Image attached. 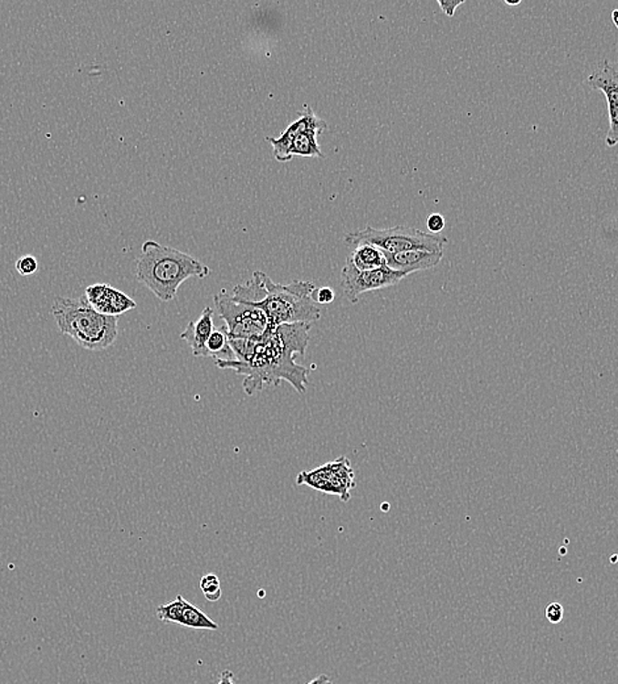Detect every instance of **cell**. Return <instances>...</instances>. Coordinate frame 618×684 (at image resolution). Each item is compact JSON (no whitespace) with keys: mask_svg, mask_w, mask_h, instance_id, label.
<instances>
[{"mask_svg":"<svg viewBox=\"0 0 618 684\" xmlns=\"http://www.w3.org/2000/svg\"><path fill=\"white\" fill-rule=\"evenodd\" d=\"M612 22H613L614 26L618 29V10L612 12Z\"/></svg>","mask_w":618,"mask_h":684,"instance_id":"obj_26","label":"cell"},{"mask_svg":"<svg viewBox=\"0 0 618 684\" xmlns=\"http://www.w3.org/2000/svg\"><path fill=\"white\" fill-rule=\"evenodd\" d=\"M52 315L58 331L86 351H106L118 340L119 318L97 312L89 306L85 295L79 298L57 297L53 301Z\"/></svg>","mask_w":618,"mask_h":684,"instance_id":"obj_4","label":"cell"},{"mask_svg":"<svg viewBox=\"0 0 618 684\" xmlns=\"http://www.w3.org/2000/svg\"><path fill=\"white\" fill-rule=\"evenodd\" d=\"M405 274L393 270L387 265L375 270L360 271L351 259H346L341 273V285L345 297L351 304L360 301L361 295L364 292L376 291V289L391 288L402 282Z\"/></svg>","mask_w":618,"mask_h":684,"instance_id":"obj_8","label":"cell"},{"mask_svg":"<svg viewBox=\"0 0 618 684\" xmlns=\"http://www.w3.org/2000/svg\"><path fill=\"white\" fill-rule=\"evenodd\" d=\"M211 268L190 254L157 241H145L136 259V278L161 301H172L190 278H207Z\"/></svg>","mask_w":618,"mask_h":684,"instance_id":"obj_3","label":"cell"},{"mask_svg":"<svg viewBox=\"0 0 618 684\" xmlns=\"http://www.w3.org/2000/svg\"><path fill=\"white\" fill-rule=\"evenodd\" d=\"M306 684H333V680H331L327 674H321L319 675V677H316L315 679H312L310 680V682Z\"/></svg>","mask_w":618,"mask_h":684,"instance_id":"obj_25","label":"cell"},{"mask_svg":"<svg viewBox=\"0 0 618 684\" xmlns=\"http://www.w3.org/2000/svg\"><path fill=\"white\" fill-rule=\"evenodd\" d=\"M217 684H236L235 674L231 670H224L220 675V679Z\"/></svg>","mask_w":618,"mask_h":684,"instance_id":"obj_24","label":"cell"},{"mask_svg":"<svg viewBox=\"0 0 618 684\" xmlns=\"http://www.w3.org/2000/svg\"><path fill=\"white\" fill-rule=\"evenodd\" d=\"M214 331V310L211 307H205L200 313L198 321L188 322L186 330L181 333V339L190 346L194 357H210L207 342Z\"/></svg>","mask_w":618,"mask_h":684,"instance_id":"obj_13","label":"cell"},{"mask_svg":"<svg viewBox=\"0 0 618 684\" xmlns=\"http://www.w3.org/2000/svg\"><path fill=\"white\" fill-rule=\"evenodd\" d=\"M545 616L551 624H560L564 616V609L560 603H551L545 611Z\"/></svg>","mask_w":618,"mask_h":684,"instance_id":"obj_21","label":"cell"},{"mask_svg":"<svg viewBox=\"0 0 618 684\" xmlns=\"http://www.w3.org/2000/svg\"><path fill=\"white\" fill-rule=\"evenodd\" d=\"M85 297L89 306L101 315L120 318L124 313L137 309V303L120 289L112 288L110 283H95L85 289Z\"/></svg>","mask_w":618,"mask_h":684,"instance_id":"obj_10","label":"cell"},{"mask_svg":"<svg viewBox=\"0 0 618 684\" xmlns=\"http://www.w3.org/2000/svg\"><path fill=\"white\" fill-rule=\"evenodd\" d=\"M310 330L309 322H295L268 328L255 339H229L235 360L216 361V364L243 375L247 395H255L265 386L278 387L282 381L288 382L299 394H306L309 369L295 363V355H306Z\"/></svg>","mask_w":618,"mask_h":684,"instance_id":"obj_1","label":"cell"},{"mask_svg":"<svg viewBox=\"0 0 618 684\" xmlns=\"http://www.w3.org/2000/svg\"><path fill=\"white\" fill-rule=\"evenodd\" d=\"M200 590L204 594L208 602H217L223 595L219 576L216 574H207L200 579Z\"/></svg>","mask_w":618,"mask_h":684,"instance_id":"obj_18","label":"cell"},{"mask_svg":"<svg viewBox=\"0 0 618 684\" xmlns=\"http://www.w3.org/2000/svg\"><path fill=\"white\" fill-rule=\"evenodd\" d=\"M348 258L360 271L375 270V268L386 265L383 252L379 250L378 247H372V245H360V247H354L353 252L349 254Z\"/></svg>","mask_w":618,"mask_h":684,"instance_id":"obj_15","label":"cell"},{"mask_svg":"<svg viewBox=\"0 0 618 684\" xmlns=\"http://www.w3.org/2000/svg\"><path fill=\"white\" fill-rule=\"evenodd\" d=\"M504 3H506L507 5H510V7H512V5H521V0H518V2H509V0H504Z\"/></svg>","mask_w":618,"mask_h":684,"instance_id":"obj_27","label":"cell"},{"mask_svg":"<svg viewBox=\"0 0 618 684\" xmlns=\"http://www.w3.org/2000/svg\"><path fill=\"white\" fill-rule=\"evenodd\" d=\"M383 256L388 268L405 274L407 277L416 271L435 268L444 258V253L428 252V250H412V252L399 254L383 253Z\"/></svg>","mask_w":618,"mask_h":684,"instance_id":"obj_12","label":"cell"},{"mask_svg":"<svg viewBox=\"0 0 618 684\" xmlns=\"http://www.w3.org/2000/svg\"><path fill=\"white\" fill-rule=\"evenodd\" d=\"M301 112L306 116V122H304L300 132L295 137L294 144H292L291 148V157L324 158L320 146H319L318 139L324 132L325 128H327V122L319 118V116H316V113L313 112L309 104L304 106Z\"/></svg>","mask_w":618,"mask_h":684,"instance_id":"obj_11","label":"cell"},{"mask_svg":"<svg viewBox=\"0 0 618 684\" xmlns=\"http://www.w3.org/2000/svg\"><path fill=\"white\" fill-rule=\"evenodd\" d=\"M445 226H446V220L440 214H433L426 220V226L433 235H440V232L444 231Z\"/></svg>","mask_w":618,"mask_h":684,"instance_id":"obj_20","label":"cell"},{"mask_svg":"<svg viewBox=\"0 0 618 684\" xmlns=\"http://www.w3.org/2000/svg\"><path fill=\"white\" fill-rule=\"evenodd\" d=\"M591 89H600L608 104L609 130L605 144L609 148L618 145V61L602 59L587 78Z\"/></svg>","mask_w":618,"mask_h":684,"instance_id":"obj_9","label":"cell"},{"mask_svg":"<svg viewBox=\"0 0 618 684\" xmlns=\"http://www.w3.org/2000/svg\"><path fill=\"white\" fill-rule=\"evenodd\" d=\"M316 285L309 280H294L289 285L273 282L264 271H255L252 279L233 289V300L252 304L264 310L268 328L295 322L320 321L321 310L316 301Z\"/></svg>","mask_w":618,"mask_h":684,"instance_id":"obj_2","label":"cell"},{"mask_svg":"<svg viewBox=\"0 0 618 684\" xmlns=\"http://www.w3.org/2000/svg\"><path fill=\"white\" fill-rule=\"evenodd\" d=\"M297 485L312 487L324 494L337 495L348 503L351 489H355V474L351 461L346 457H340L315 470L301 471L298 475Z\"/></svg>","mask_w":618,"mask_h":684,"instance_id":"obj_7","label":"cell"},{"mask_svg":"<svg viewBox=\"0 0 618 684\" xmlns=\"http://www.w3.org/2000/svg\"><path fill=\"white\" fill-rule=\"evenodd\" d=\"M15 268H16L20 276L29 277L37 271L38 261L34 256H24L22 258L17 259Z\"/></svg>","mask_w":618,"mask_h":684,"instance_id":"obj_19","label":"cell"},{"mask_svg":"<svg viewBox=\"0 0 618 684\" xmlns=\"http://www.w3.org/2000/svg\"><path fill=\"white\" fill-rule=\"evenodd\" d=\"M304 122H306V116L303 112H300V118L292 122L279 137H266V142H270L273 146L274 158L278 163H289L292 160V144H294L295 137L303 128Z\"/></svg>","mask_w":618,"mask_h":684,"instance_id":"obj_14","label":"cell"},{"mask_svg":"<svg viewBox=\"0 0 618 684\" xmlns=\"http://www.w3.org/2000/svg\"><path fill=\"white\" fill-rule=\"evenodd\" d=\"M438 5H440L441 10L445 12V14L447 15L449 17H453L454 15H456V8L459 7V5H465V0H459V2H454V0H438Z\"/></svg>","mask_w":618,"mask_h":684,"instance_id":"obj_22","label":"cell"},{"mask_svg":"<svg viewBox=\"0 0 618 684\" xmlns=\"http://www.w3.org/2000/svg\"><path fill=\"white\" fill-rule=\"evenodd\" d=\"M179 626H186L191 629L202 630H217L219 626L212 618L208 617L204 612L200 611L198 607L191 605L190 602L184 603L183 614Z\"/></svg>","mask_w":618,"mask_h":684,"instance_id":"obj_16","label":"cell"},{"mask_svg":"<svg viewBox=\"0 0 618 684\" xmlns=\"http://www.w3.org/2000/svg\"><path fill=\"white\" fill-rule=\"evenodd\" d=\"M334 298H336V292L330 288H322L318 291V301L319 304H330L333 303Z\"/></svg>","mask_w":618,"mask_h":684,"instance_id":"obj_23","label":"cell"},{"mask_svg":"<svg viewBox=\"0 0 618 684\" xmlns=\"http://www.w3.org/2000/svg\"><path fill=\"white\" fill-rule=\"evenodd\" d=\"M214 301L221 321H225L224 328L229 339H255L268 330V321L264 310L257 309L252 304L233 300L226 289L217 292Z\"/></svg>","mask_w":618,"mask_h":684,"instance_id":"obj_6","label":"cell"},{"mask_svg":"<svg viewBox=\"0 0 618 684\" xmlns=\"http://www.w3.org/2000/svg\"><path fill=\"white\" fill-rule=\"evenodd\" d=\"M349 247L372 245L383 253L399 254L412 250H428V252L444 253L449 243L447 237L433 235L408 226H393V228L376 229L367 226L362 231L349 232L345 236Z\"/></svg>","mask_w":618,"mask_h":684,"instance_id":"obj_5","label":"cell"},{"mask_svg":"<svg viewBox=\"0 0 618 684\" xmlns=\"http://www.w3.org/2000/svg\"><path fill=\"white\" fill-rule=\"evenodd\" d=\"M184 603H186V599L182 595H178L173 602L157 608V617L162 623L181 624Z\"/></svg>","mask_w":618,"mask_h":684,"instance_id":"obj_17","label":"cell"}]
</instances>
